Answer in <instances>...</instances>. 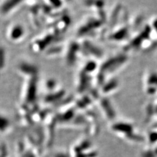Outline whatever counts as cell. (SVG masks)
<instances>
[{
  "label": "cell",
  "mask_w": 157,
  "mask_h": 157,
  "mask_svg": "<svg viewBox=\"0 0 157 157\" xmlns=\"http://www.w3.org/2000/svg\"><path fill=\"white\" fill-rule=\"evenodd\" d=\"M118 83L117 81L115 80H112L109 81L108 83H107L105 86H104V88H103V90L105 92H108L113 90V88H115L117 87Z\"/></svg>",
  "instance_id": "cell-4"
},
{
  "label": "cell",
  "mask_w": 157,
  "mask_h": 157,
  "mask_svg": "<svg viewBox=\"0 0 157 157\" xmlns=\"http://www.w3.org/2000/svg\"><path fill=\"white\" fill-rule=\"evenodd\" d=\"M96 67V64L95 62H90V64H88L87 66V69L88 71H92L95 69Z\"/></svg>",
  "instance_id": "cell-5"
},
{
  "label": "cell",
  "mask_w": 157,
  "mask_h": 157,
  "mask_svg": "<svg viewBox=\"0 0 157 157\" xmlns=\"http://www.w3.org/2000/svg\"><path fill=\"white\" fill-rule=\"evenodd\" d=\"M150 34V28H146L145 30L142 32L141 34H140L138 36V37H135L133 41H132V45L134 47H138V46L140 45V44L142 43V41L146 39Z\"/></svg>",
  "instance_id": "cell-2"
},
{
  "label": "cell",
  "mask_w": 157,
  "mask_h": 157,
  "mask_svg": "<svg viewBox=\"0 0 157 157\" xmlns=\"http://www.w3.org/2000/svg\"><path fill=\"white\" fill-rule=\"evenodd\" d=\"M153 27L154 28V29L157 32V19L154 20V22H153Z\"/></svg>",
  "instance_id": "cell-6"
},
{
  "label": "cell",
  "mask_w": 157,
  "mask_h": 157,
  "mask_svg": "<svg viewBox=\"0 0 157 157\" xmlns=\"http://www.w3.org/2000/svg\"><path fill=\"white\" fill-rule=\"evenodd\" d=\"M126 56L123 55H119L113 58L108 60L103 64L102 66V70L103 71H109L115 70L121 64L126 61Z\"/></svg>",
  "instance_id": "cell-1"
},
{
  "label": "cell",
  "mask_w": 157,
  "mask_h": 157,
  "mask_svg": "<svg viewBox=\"0 0 157 157\" xmlns=\"http://www.w3.org/2000/svg\"><path fill=\"white\" fill-rule=\"evenodd\" d=\"M127 30L126 29H123L120 31H119L117 32V33L113 34L112 38L114 39H123V38L125 37V36H126L127 35Z\"/></svg>",
  "instance_id": "cell-3"
}]
</instances>
